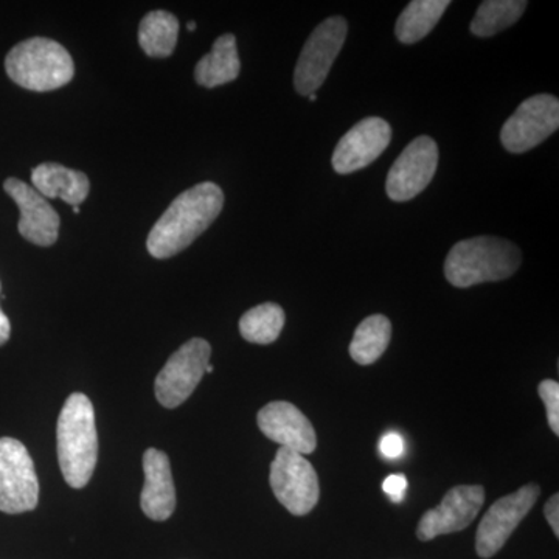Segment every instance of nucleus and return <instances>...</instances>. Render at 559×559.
<instances>
[{
  "mask_svg": "<svg viewBox=\"0 0 559 559\" xmlns=\"http://www.w3.org/2000/svg\"><path fill=\"white\" fill-rule=\"evenodd\" d=\"M179 38V22L168 11H151L140 22L139 44L148 57L167 58L175 51Z\"/></svg>",
  "mask_w": 559,
  "mask_h": 559,
  "instance_id": "nucleus-20",
  "label": "nucleus"
},
{
  "mask_svg": "<svg viewBox=\"0 0 559 559\" xmlns=\"http://www.w3.org/2000/svg\"><path fill=\"white\" fill-rule=\"evenodd\" d=\"M308 98H310V102H316V100H318V95L312 94V95H310V97H308Z\"/></svg>",
  "mask_w": 559,
  "mask_h": 559,
  "instance_id": "nucleus-30",
  "label": "nucleus"
},
{
  "mask_svg": "<svg viewBox=\"0 0 559 559\" xmlns=\"http://www.w3.org/2000/svg\"><path fill=\"white\" fill-rule=\"evenodd\" d=\"M544 514L546 520L549 522L551 530H554L555 536H559V495H554L546 502L544 507Z\"/></svg>",
  "mask_w": 559,
  "mask_h": 559,
  "instance_id": "nucleus-27",
  "label": "nucleus"
},
{
  "mask_svg": "<svg viewBox=\"0 0 559 559\" xmlns=\"http://www.w3.org/2000/svg\"><path fill=\"white\" fill-rule=\"evenodd\" d=\"M540 496L538 484H528L496 500L481 518L476 533V551L480 558L498 555L522 520L536 506Z\"/></svg>",
  "mask_w": 559,
  "mask_h": 559,
  "instance_id": "nucleus-10",
  "label": "nucleus"
},
{
  "mask_svg": "<svg viewBox=\"0 0 559 559\" xmlns=\"http://www.w3.org/2000/svg\"><path fill=\"white\" fill-rule=\"evenodd\" d=\"M259 428L267 439L280 448H286L301 455L311 454L318 447L314 426L294 404L274 401L259 412Z\"/></svg>",
  "mask_w": 559,
  "mask_h": 559,
  "instance_id": "nucleus-15",
  "label": "nucleus"
},
{
  "mask_svg": "<svg viewBox=\"0 0 559 559\" xmlns=\"http://www.w3.org/2000/svg\"><path fill=\"white\" fill-rule=\"evenodd\" d=\"M485 502L481 485H459L447 492L440 506L426 511L417 527V538L426 543L437 536L462 532L473 524Z\"/></svg>",
  "mask_w": 559,
  "mask_h": 559,
  "instance_id": "nucleus-12",
  "label": "nucleus"
},
{
  "mask_svg": "<svg viewBox=\"0 0 559 559\" xmlns=\"http://www.w3.org/2000/svg\"><path fill=\"white\" fill-rule=\"evenodd\" d=\"M5 69L17 86L35 92L60 90L75 75L69 51L47 38L22 40L7 55Z\"/></svg>",
  "mask_w": 559,
  "mask_h": 559,
  "instance_id": "nucleus-4",
  "label": "nucleus"
},
{
  "mask_svg": "<svg viewBox=\"0 0 559 559\" xmlns=\"http://www.w3.org/2000/svg\"><path fill=\"white\" fill-rule=\"evenodd\" d=\"M39 481L35 463L20 440L0 439V511L9 514L36 509Z\"/></svg>",
  "mask_w": 559,
  "mask_h": 559,
  "instance_id": "nucleus-8",
  "label": "nucleus"
},
{
  "mask_svg": "<svg viewBox=\"0 0 559 559\" xmlns=\"http://www.w3.org/2000/svg\"><path fill=\"white\" fill-rule=\"evenodd\" d=\"M187 28H189L190 32H193L194 28H197V24H194V22H189V24H187Z\"/></svg>",
  "mask_w": 559,
  "mask_h": 559,
  "instance_id": "nucleus-29",
  "label": "nucleus"
},
{
  "mask_svg": "<svg viewBox=\"0 0 559 559\" xmlns=\"http://www.w3.org/2000/svg\"><path fill=\"white\" fill-rule=\"evenodd\" d=\"M439 167V146L429 135H419L400 154L385 182L390 200L406 202L418 197L432 182Z\"/></svg>",
  "mask_w": 559,
  "mask_h": 559,
  "instance_id": "nucleus-11",
  "label": "nucleus"
},
{
  "mask_svg": "<svg viewBox=\"0 0 559 559\" xmlns=\"http://www.w3.org/2000/svg\"><path fill=\"white\" fill-rule=\"evenodd\" d=\"M525 0H487L481 2L476 16L471 21V33L479 38H489L516 24L527 9Z\"/></svg>",
  "mask_w": 559,
  "mask_h": 559,
  "instance_id": "nucleus-22",
  "label": "nucleus"
},
{
  "mask_svg": "<svg viewBox=\"0 0 559 559\" xmlns=\"http://www.w3.org/2000/svg\"><path fill=\"white\" fill-rule=\"evenodd\" d=\"M240 72L237 38L231 33H226L215 40L212 51L198 62L194 79L200 86L213 90L237 80Z\"/></svg>",
  "mask_w": 559,
  "mask_h": 559,
  "instance_id": "nucleus-18",
  "label": "nucleus"
},
{
  "mask_svg": "<svg viewBox=\"0 0 559 559\" xmlns=\"http://www.w3.org/2000/svg\"><path fill=\"white\" fill-rule=\"evenodd\" d=\"M270 484L275 498L294 516H305L318 506V473L299 452L280 448L271 465Z\"/></svg>",
  "mask_w": 559,
  "mask_h": 559,
  "instance_id": "nucleus-6",
  "label": "nucleus"
},
{
  "mask_svg": "<svg viewBox=\"0 0 559 559\" xmlns=\"http://www.w3.org/2000/svg\"><path fill=\"white\" fill-rule=\"evenodd\" d=\"M539 399L546 404L547 419L555 436H559V384L554 380L540 381Z\"/></svg>",
  "mask_w": 559,
  "mask_h": 559,
  "instance_id": "nucleus-24",
  "label": "nucleus"
},
{
  "mask_svg": "<svg viewBox=\"0 0 559 559\" xmlns=\"http://www.w3.org/2000/svg\"><path fill=\"white\" fill-rule=\"evenodd\" d=\"M35 190L44 198H60L75 207L86 200L91 182L84 173L70 170L60 164H40L32 171Z\"/></svg>",
  "mask_w": 559,
  "mask_h": 559,
  "instance_id": "nucleus-17",
  "label": "nucleus"
},
{
  "mask_svg": "<svg viewBox=\"0 0 559 559\" xmlns=\"http://www.w3.org/2000/svg\"><path fill=\"white\" fill-rule=\"evenodd\" d=\"M224 193L216 183L202 182L183 191L154 224L146 248L154 259L178 255L218 218Z\"/></svg>",
  "mask_w": 559,
  "mask_h": 559,
  "instance_id": "nucleus-1",
  "label": "nucleus"
},
{
  "mask_svg": "<svg viewBox=\"0 0 559 559\" xmlns=\"http://www.w3.org/2000/svg\"><path fill=\"white\" fill-rule=\"evenodd\" d=\"M392 340V323L382 314H373L364 319L355 331L349 356L359 366H370L377 362L388 349Z\"/></svg>",
  "mask_w": 559,
  "mask_h": 559,
  "instance_id": "nucleus-21",
  "label": "nucleus"
},
{
  "mask_svg": "<svg viewBox=\"0 0 559 559\" xmlns=\"http://www.w3.org/2000/svg\"><path fill=\"white\" fill-rule=\"evenodd\" d=\"M143 473L145 485L140 496L143 513L157 522L170 520L176 510V488L170 459L165 452L150 448L143 454Z\"/></svg>",
  "mask_w": 559,
  "mask_h": 559,
  "instance_id": "nucleus-16",
  "label": "nucleus"
},
{
  "mask_svg": "<svg viewBox=\"0 0 559 559\" xmlns=\"http://www.w3.org/2000/svg\"><path fill=\"white\" fill-rule=\"evenodd\" d=\"M392 128L380 117H367L340 140L333 153L334 171L349 175L373 164L388 150Z\"/></svg>",
  "mask_w": 559,
  "mask_h": 559,
  "instance_id": "nucleus-13",
  "label": "nucleus"
},
{
  "mask_svg": "<svg viewBox=\"0 0 559 559\" xmlns=\"http://www.w3.org/2000/svg\"><path fill=\"white\" fill-rule=\"evenodd\" d=\"M3 190L20 207L21 219L17 229L22 237L43 248L55 245L60 234L61 221L57 210L51 207L46 198L40 197L33 187L16 178L7 179Z\"/></svg>",
  "mask_w": 559,
  "mask_h": 559,
  "instance_id": "nucleus-14",
  "label": "nucleus"
},
{
  "mask_svg": "<svg viewBox=\"0 0 559 559\" xmlns=\"http://www.w3.org/2000/svg\"><path fill=\"white\" fill-rule=\"evenodd\" d=\"M450 5V0H414L396 21V38L403 44H415L425 39Z\"/></svg>",
  "mask_w": 559,
  "mask_h": 559,
  "instance_id": "nucleus-19",
  "label": "nucleus"
},
{
  "mask_svg": "<svg viewBox=\"0 0 559 559\" xmlns=\"http://www.w3.org/2000/svg\"><path fill=\"white\" fill-rule=\"evenodd\" d=\"M285 326V311L277 304H263L242 314L240 333L252 344L270 345L278 340Z\"/></svg>",
  "mask_w": 559,
  "mask_h": 559,
  "instance_id": "nucleus-23",
  "label": "nucleus"
},
{
  "mask_svg": "<svg viewBox=\"0 0 559 559\" xmlns=\"http://www.w3.org/2000/svg\"><path fill=\"white\" fill-rule=\"evenodd\" d=\"M385 495L389 496L390 500L395 503L403 502L406 498L407 479L404 474H392L382 484Z\"/></svg>",
  "mask_w": 559,
  "mask_h": 559,
  "instance_id": "nucleus-25",
  "label": "nucleus"
},
{
  "mask_svg": "<svg viewBox=\"0 0 559 559\" xmlns=\"http://www.w3.org/2000/svg\"><path fill=\"white\" fill-rule=\"evenodd\" d=\"M380 451L385 459H399L404 452V440L400 433L389 432L380 441Z\"/></svg>",
  "mask_w": 559,
  "mask_h": 559,
  "instance_id": "nucleus-26",
  "label": "nucleus"
},
{
  "mask_svg": "<svg viewBox=\"0 0 559 559\" xmlns=\"http://www.w3.org/2000/svg\"><path fill=\"white\" fill-rule=\"evenodd\" d=\"M558 127V98L549 94L533 95L503 123L500 142L511 154L527 153L549 139Z\"/></svg>",
  "mask_w": 559,
  "mask_h": 559,
  "instance_id": "nucleus-9",
  "label": "nucleus"
},
{
  "mask_svg": "<svg viewBox=\"0 0 559 559\" xmlns=\"http://www.w3.org/2000/svg\"><path fill=\"white\" fill-rule=\"evenodd\" d=\"M212 347L205 340L194 337L173 353L154 382V392L162 406L176 409L190 399L204 378Z\"/></svg>",
  "mask_w": 559,
  "mask_h": 559,
  "instance_id": "nucleus-7",
  "label": "nucleus"
},
{
  "mask_svg": "<svg viewBox=\"0 0 559 559\" xmlns=\"http://www.w3.org/2000/svg\"><path fill=\"white\" fill-rule=\"evenodd\" d=\"M521 250L498 237H476L459 241L444 261V275L455 288L510 278L520 270Z\"/></svg>",
  "mask_w": 559,
  "mask_h": 559,
  "instance_id": "nucleus-3",
  "label": "nucleus"
},
{
  "mask_svg": "<svg viewBox=\"0 0 559 559\" xmlns=\"http://www.w3.org/2000/svg\"><path fill=\"white\" fill-rule=\"evenodd\" d=\"M10 320L7 318L5 312L0 310V347H2L3 344H7V341L10 340Z\"/></svg>",
  "mask_w": 559,
  "mask_h": 559,
  "instance_id": "nucleus-28",
  "label": "nucleus"
},
{
  "mask_svg": "<svg viewBox=\"0 0 559 559\" xmlns=\"http://www.w3.org/2000/svg\"><path fill=\"white\" fill-rule=\"evenodd\" d=\"M347 33L348 24L342 16L329 17L311 33L294 72V86L300 95L310 97L325 83L344 47Z\"/></svg>",
  "mask_w": 559,
  "mask_h": 559,
  "instance_id": "nucleus-5",
  "label": "nucleus"
},
{
  "mask_svg": "<svg viewBox=\"0 0 559 559\" xmlns=\"http://www.w3.org/2000/svg\"><path fill=\"white\" fill-rule=\"evenodd\" d=\"M73 209V213H80L81 210H80V205H75V207H72Z\"/></svg>",
  "mask_w": 559,
  "mask_h": 559,
  "instance_id": "nucleus-31",
  "label": "nucleus"
},
{
  "mask_svg": "<svg viewBox=\"0 0 559 559\" xmlns=\"http://www.w3.org/2000/svg\"><path fill=\"white\" fill-rule=\"evenodd\" d=\"M57 441L62 477L72 488L86 487L97 466L98 436L94 406L84 393H72L62 406Z\"/></svg>",
  "mask_w": 559,
  "mask_h": 559,
  "instance_id": "nucleus-2",
  "label": "nucleus"
}]
</instances>
